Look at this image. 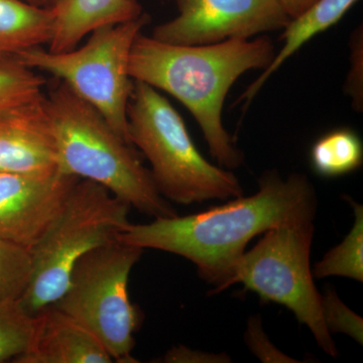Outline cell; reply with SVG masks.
<instances>
[{"label": "cell", "mask_w": 363, "mask_h": 363, "mask_svg": "<svg viewBox=\"0 0 363 363\" xmlns=\"http://www.w3.org/2000/svg\"><path fill=\"white\" fill-rule=\"evenodd\" d=\"M77 177L0 172V240L32 250L65 204Z\"/></svg>", "instance_id": "30bf717a"}, {"label": "cell", "mask_w": 363, "mask_h": 363, "mask_svg": "<svg viewBox=\"0 0 363 363\" xmlns=\"http://www.w3.org/2000/svg\"><path fill=\"white\" fill-rule=\"evenodd\" d=\"M143 252L117 240L86 253L72 269L68 288L52 304L90 331L114 362H138L133 350L142 318L128 286Z\"/></svg>", "instance_id": "ba28073f"}, {"label": "cell", "mask_w": 363, "mask_h": 363, "mask_svg": "<svg viewBox=\"0 0 363 363\" xmlns=\"http://www.w3.org/2000/svg\"><path fill=\"white\" fill-rule=\"evenodd\" d=\"M316 191L304 174L283 178L276 169L264 172L259 190L247 197L187 216L162 217L145 224L130 223L119 234L121 242L173 253L188 259L200 278L213 286L211 295L226 284L252 238L297 219H315Z\"/></svg>", "instance_id": "6da1fadb"}, {"label": "cell", "mask_w": 363, "mask_h": 363, "mask_svg": "<svg viewBox=\"0 0 363 363\" xmlns=\"http://www.w3.org/2000/svg\"><path fill=\"white\" fill-rule=\"evenodd\" d=\"M130 143L150 164L157 190L181 205L243 195L238 177L202 156L185 121L159 90L135 81L128 107Z\"/></svg>", "instance_id": "277c9868"}, {"label": "cell", "mask_w": 363, "mask_h": 363, "mask_svg": "<svg viewBox=\"0 0 363 363\" xmlns=\"http://www.w3.org/2000/svg\"><path fill=\"white\" fill-rule=\"evenodd\" d=\"M276 56L267 35L208 45H176L143 33L130 52V75L180 101L199 124L218 166L240 168L245 156L223 125L224 104L234 83L248 71H264Z\"/></svg>", "instance_id": "7a4b0ae2"}, {"label": "cell", "mask_w": 363, "mask_h": 363, "mask_svg": "<svg viewBox=\"0 0 363 363\" xmlns=\"http://www.w3.org/2000/svg\"><path fill=\"white\" fill-rule=\"evenodd\" d=\"M23 1L28 2V4L35 6L52 7L54 6L59 0H23Z\"/></svg>", "instance_id": "484cf974"}, {"label": "cell", "mask_w": 363, "mask_h": 363, "mask_svg": "<svg viewBox=\"0 0 363 363\" xmlns=\"http://www.w3.org/2000/svg\"><path fill=\"white\" fill-rule=\"evenodd\" d=\"M313 235L314 219L309 218L284 222L266 231L255 247L238 260L226 289L242 284L262 303L285 306L309 328L325 353L337 357L335 341L325 325L322 296L311 271Z\"/></svg>", "instance_id": "52a82bcc"}, {"label": "cell", "mask_w": 363, "mask_h": 363, "mask_svg": "<svg viewBox=\"0 0 363 363\" xmlns=\"http://www.w3.org/2000/svg\"><path fill=\"white\" fill-rule=\"evenodd\" d=\"M54 26L49 49L67 52L101 26L124 23L143 13L138 0H59L52 6Z\"/></svg>", "instance_id": "4fadbf2b"}, {"label": "cell", "mask_w": 363, "mask_h": 363, "mask_svg": "<svg viewBox=\"0 0 363 363\" xmlns=\"http://www.w3.org/2000/svg\"><path fill=\"white\" fill-rule=\"evenodd\" d=\"M35 316L23 309L18 298L0 302V363L13 362L28 348Z\"/></svg>", "instance_id": "d6986e66"}, {"label": "cell", "mask_w": 363, "mask_h": 363, "mask_svg": "<svg viewBox=\"0 0 363 363\" xmlns=\"http://www.w3.org/2000/svg\"><path fill=\"white\" fill-rule=\"evenodd\" d=\"M150 23V14L143 13L135 20L96 28L79 49L57 52L39 45L18 52L13 59L66 83L130 143L128 107L135 84L130 75V52L136 37Z\"/></svg>", "instance_id": "8992f818"}, {"label": "cell", "mask_w": 363, "mask_h": 363, "mask_svg": "<svg viewBox=\"0 0 363 363\" xmlns=\"http://www.w3.org/2000/svg\"><path fill=\"white\" fill-rule=\"evenodd\" d=\"M59 171L45 94L0 114V172L42 175Z\"/></svg>", "instance_id": "8fae6325"}, {"label": "cell", "mask_w": 363, "mask_h": 363, "mask_svg": "<svg viewBox=\"0 0 363 363\" xmlns=\"http://www.w3.org/2000/svg\"><path fill=\"white\" fill-rule=\"evenodd\" d=\"M16 363H111L113 358L90 331L54 305L35 315L28 348Z\"/></svg>", "instance_id": "7c38bea8"}, {"label": "cell", "mask_w": 363, "mask_h": 363, "mask_svg": "<svg viewBox=\"0 0 363 363\" xmlns=\"http://www.w3.org/2000/svg\"><path fill=\"white\" fill-rule=\"evenodd\" d=\"M357 1L358 0H317L304 13L292 18L281 33V40L284 44L281 50L276 52L272 63L262 71V75L240 95L238 102L243 104L247 109L267 81L284 63L313 38L336 25Z\"/></svg>", "instance_id": "5bb4252c"}, {"label": "cell", "mask_w": 363, "mask_h": 363, "mask_svg": "<svg viewBox=\"0 0 363 363\" xmlns=\"http://www.w3.org/2000/svg\"><path fill=\"white\" fill-rule=\"evenodd\" d=\"M286 16L292 20L313 6L317 0H277Z\"/></svg>", "instance_id": "d4e9b609"}, {"label": "cell", "mask_w": 363, "mask_h": 363, "mask_svg": "<svg viewBox=\"0 0 363 363\" xmlns=\"http://www.w3.org/2000/svg\"><path fill=\"white\" fill-rule=\"evenodd\" d=\"M52 26L51 7L32 6L23 0H0V62L49 44Z\"/></svg>", "instance_id": "9a60e30c"}, {"label": "cell", "mask_w": 363, "mask_h": 363, "mask_svg": "<svg viewBox=\"0 0 363 363\" xmlns=\"http://www.w3.org/2000/svg\"><path fill=\"white\" fill-rule=\"evenodd\" d=\"M44 76L14 59L0 62V114L45 94Z\"/></svg>", "instance_id": "ac0fdd59"}, {"label": "cell", "mask_w": 363, "mask_h": 363, "mask_svg": "<svg viewBox=\"0 0 363 363\" xmlns=\"http://www.w3.org/2000/svg\"><path fill=\"white\" fill-rule=\"evenodd\" d=\"M130 206L106 188L79 180L57 218L30 250L32 272L18 298L35 316L62 297L72 269L83 255L117 240L130 223Z\"/></svg>", "instance_id": "5b68a950"}, {"label": "cell", "mask_w": 363, "mask_h": 363, "mask_svg": "<svg viewBox=\"0 0 363 363\" xmlns=\"http://www.w3.org/2000/svg\"><path fill=\"white\" fill-rule=\"evenodd\" d=\"M322 296V311L325 325L330 333H343L354 339L357 342H363V320L351 311L333 288L325 289Z\"/></svg>", "instance_id": "44dd1931"}, {"label": "cell", "mask_w": 363, "mask_h": 363, "mask_svg": "<svg viewBox=\"0 0 363 363\" xmlns=\"http://www.w3.org/2000/svg\"><path fill=\"white\" fill-rule=\"evenodd\" d=\"M362 28H357L352 33L350 42V72L345 83V92L352 99L353 108L362 111L363 107L362 61L363 42Z\"/></svg>", "instance_id": "603a6c76"}, {"label": "cell", "mask_w": 363, "mask_h": 363, "mask_svg": "<svg viewBox=\"0 0 363 363\" xmlns=\"http://www.w3.org/2000/svg\"><path fill=\"white\" fill-rule=\"evenodd\" d=\"M245 342L260 362L291 363L298 362V360L288 357L285 353L277 350L272 345L267 334L262 328V322L259 316L255 315L250 317L247 322V329L245 332Z\"/></svg>", "instance_id": "7402d4cb"}, {"label": "cell", "mask_w": 363, "mask_h": 363, "mask_svg": "<svg viewBox=\"0 0 363 363\" xmlns=\"http://www.w3.org/2000/svg\"><path fill=\"white\" fill-rule=\"evenodd\" d=\"M178 14L152 37L176 45H208L284 30L290 23L277 0H175Z\"/></svg>", "instance_id": "9c48e42d"}, {"label": "cell", "mask_w": 363, "mask_h": 363, "mask_svg": "<svg viewBox=\"0 0 363 363\" xmlns=\"http://www.w3.org/2000/svg\"><path fill=\"white\" fill-rule=\"evenodd\" d=\"M30 250L0 240V302L20 298L30 281Z\"/></svg>", "instance_id": "ffe728a7"}, {"label": "cell", "mask_w": 363, "mask_h": 363, "mask_svg": "<svg viewBox=\"0 0 363 363\" xmlns=\"http://www.w3.org/2000/svg\"><path fill=\"white\" fill-rule=\"evenodd\" d=\"M354 212L355 220L350 233L337 247L332 248L323 259L316 262L313 269V277L322 279L329 277L363 281V207L345 197Z\"/></svg>", "instance_id": "e0dca14e"}, {"label": "cell", "mask_w": 363, "mask_h": 363, "mask_svg": "<svg viewBox=\"0 0 363 363\" xmlns=\"http://www.w3.org/2000/svg\"><path fill=\"white\" fill-rule=\"evenodd\" d=\"M59 171L106 188L130 208L154 218L178 215L157 190L142 154L104 116L59 80L45 94Z\"/></svg>", "instance_id": "3957f363"}, {"label": "cell", "mask_w": 363, "mask_h": 363, "mask_svg": "<svg viewBox=\"0 0 363 363\" xmlns=\"http://www.w3.org/2000/svg\"><path fill=\"white\" fill-rule=\"evenodd\" d=\"M162 362L166 363H224L231 362L226 353L203 352L193 350L184 345L171 348L162 358Z\"/></svg>", "instance_id": "cb8c5ba5"}, {"label": "cell", "mask_w": 363, "mask_h": 363, "mask_svg": "<svg viewBox=\"0 0 363 363\" xmlns=\"http://www.w3.org/2000/svg\"><path fill=\"white\" fill-rule=\"evenodd\" d=\"M310 161L313 169L325 178L352 173L362 164V140L350 128L329 131L313 145Z\"/></svg>", "instance_id": "2e32d148"}]
</instances>
